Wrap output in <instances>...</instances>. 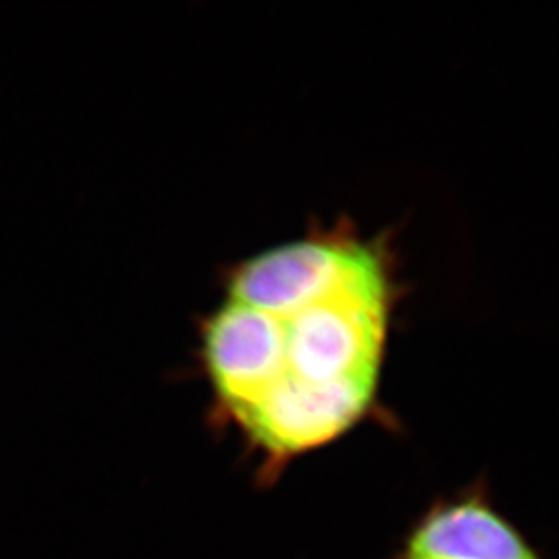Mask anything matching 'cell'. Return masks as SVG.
I'll return each mask as SVG.
<instances>
[{"mask_svg": "<svg viewBox=\"0 0 559 559\" xmlns=\"http://www.w3.org/2000/svg\"><path fill=\"white\" fill-rule=\"evenodd\" d=\"M391 307L384 253L352 234L310 236L239 264L200 330L219 417L269 469L349 433L379 393Z\"/></svg>", "mask_w": 559, "mask_h": 559, "instance_id": "1", "label": "cell"}, {"mask_svg": "<svg viewBox=\"0 0 559 559\" xmlns=\"http://www.w3.org/2000/svg\"><path fill=\"white\" fill-rule=\"evenodd\" d=\"M396 559L544 558L486 492H464L431 507L407 534Z\"/></svg>", "mask_w": 559, "mask_h": 559, "instance_id": "2", "label": "cell"}]
</instances>
